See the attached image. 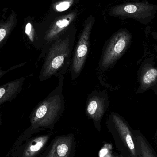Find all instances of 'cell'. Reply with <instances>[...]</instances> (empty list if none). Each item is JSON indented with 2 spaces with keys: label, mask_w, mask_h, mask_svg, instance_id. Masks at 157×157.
Masks as SVG:
<instances>
[{
  "label": "cell",
  "mask_w": 157,
  "mask_h": 157,
  "mask_svg": "<svg viewBox=\"0 0 157 157\" xmlns=\"http://www.w3.org/2000/svg\"><path fill=\"white\" fill-rule=\"evenodd\" d=\"M59 85L34 109L30 116V126L18 137L12 147L23 144L32 136L46 129L52 130L64 113V97L63 93L64 76L58 77Z\"/></svg>",
  "instance_id": "1"
},
{
  "label": "cell",
  "mask_w": 157,
  "mask_h": 157,
  "mask_svg": "<svg viewBox=\"0 0 157 157\" xmlns=\"http://www.w3.org/2000/svg\"><path fill=\"white\" fill-rule=\"evenodd\" d=\"M75 38L63 32L50 47L45 57L39 78L45 81L52 76L63 75L71 67Z\"/></svg>",
  "instance_id": "2"
},
{
  "label": "cell",
  "mask_w": 157,
  "mask_h": 157,
  "mask_svg": "<svg viewBox=\"0 0 157 157\" xmlns=\"http://www.w3.org/2000/svg\"><path fill=\"white\" fill-rule=\"evenodd\" d=\"M131 39V34L125 30L114 34L103 49L100 60V68L106 70L111 68L125 52Z\"/></svg>",
  "instance_id": "3"
},
{
  "label": "cell",
  "mask_w": 157,
  "mask_h": 157,
  "mask_svg": "<svg viewBox=\"0 0 157 157\" xmlns=\"http://www.w3.org/2000/svg\"><path fill=\"white\" fill-rule=\"evenodd\" d=\"M116 145L121 144L131 157H137V151L132 134L125 121L119 114L111 112L106 122Z\"/></svg>",
  "instance_id": "4"
},
{
  "label": "cell",
  "mask_w": 157,
  "mask_h": 157,
  "mask_svg": "<svg viewBox=\"0 0 157 157\" xmlns=\"http://www.w3.org/2000/svg\"><path fill=\"white\" fill-rule=\"evenodd\" d=\"M93 22L89 21L85 24L72 58L70 71L72 79H76L80 75L84 68L89 52L90 36Z\"/></svg>",
  "instance_id": "5"
},
{
  "label": "cell",
  "mask_w": 157,
  "mask_h": 157,
  "mask_svg": "<svg viewBox=\"0 0 157 157\" xmlns=\"http://www.w3.org/2000/svg\"><path fill=\"white\" fill-rule=\"evenodd\" d=\"M109 105L108 93L104 91H94L89 94L87 99L86 113L93 121L96 129L101 131V124L103 115Z\"/></svg>",
  "instance_id": "6"
},
{
  "label": "cell",
  "mask_w": 157,
  "mask_h": 157,
  "mask_svg": "<svg viewBox=\"0 0 157 157\" xmlns=\"http://www.w3.org/2000/svg\"><path fill=\"white\" fill-rule=\"evenodd\" d=\"M50 135L39 136L29 138L20 145L12 147L8 157H40L48 144Z\"/></svg>",
  "instance_id": "7"
},
{
  "label": "cell",
  "mask_w": 157,
  "mask_h": 157,
  "mask_svg": "<svg viewBox=\"0 0 157 157\" xmlns=\"http://www.w3.org/2000/svg\"><path fill=\"white\" fill-rule=\"evenodd\" d=\"M75 149L73 135L59 136L52 144V146L45 157H72Z\"/></svg>",
  "instance_id": "8"
},
{
  "label": "cell",
  "mask_w": 157,
  "mask_h": 157,
  "mask_svg": "<svg viewBox=\"0 0 157 157\" xmlns=\"http://www.w3.org/2000/svg\"><path fill=\"white\" fill-rule=\"evenodd\" d=\"M153 9V6L148 4L136 3L117 6L113 7L111 12L114 16L140 18L146 16Z\"/></svg>",
  "instance_id": "9"
},
{
  "label": "cell",
  "mask_w": 157,
  "mask_h": 157,
  "mask_svg": "<svg viewBox=\"0 0 157 157\" xmlns=\"http://www.w3.org/2000/svg\"><path fill=\"white\" fill-rule=\"evenodd\" d=\"M18 18L13 10L7 8L0 13V49L4 45L16 26Z\"/></svg>",
  "instance_id": "10"
},
{
  "label": "cell",
  "mask_w": 157,
  "mask_h": 157,
  "mask_svg": "<svg viewBox=\"0 0 157 157\" xmlns=\"http://www.w3.org/2000/svg\"><path fill=\"white\" fill-rule=\"evenodd\" d=\"M25 79V77H21L0 86V106L12 101L19 95L23 89Z\"/></svg>",
  "instance_id": "11"
},
{
  "label": "cell",
  "mask_w": 157,
  "mask_h": 157,
  "mask_svg": "<svg viewBox=\"0 0 157 157\" xmlns=\"http://www.w3.org/2000/svg\"><path fill=\"white\" fill-rule=\"evenodd\" d=\"M25 32L29 42L36 49L37 46L36 31L31 22H28L26 24Z\"/></svg>",
  "instance_id": "12"
},
{
  "label": "cell",
  "mask_w": 157,
  "mask_h": 157,
  "mask_svg": "<svg viewBox=\"0 0 157 157\" xmlns=\"http://www.w3.org/2000/svg\"><path fill=\"white\" fill-rule=\"evenodd\" d=\"M157 78V69L150 68L145 72L142 78V83L144 86H150Z\"/></svg>",
  "instance_id": "13"
},
{
  "label": "cell",
  "mask_w": 157,
  "mask_h": 157,
  "mask_svg": "<svg viewBox=\"0 0 157 157\" xmlns=\"http://www.w3.org/2000/svg\"><path fill=\"white\" fill-rule=\"evenodd\" d=\"M136 140L139 145L142 157H155L149 146L141 136L136 137Z\"/></svg>",
  "instance_id": "14"
},
{
  "label": "cell",
  "mask_w": 157,
  "mask_h": 157,
  "mask_svg": "<svg viewBox=\"0 0 157 157\" xmlns=\"http://www.w3.org/2000/svg\"><path fill=\"white\" fill-rule=\"evenodd\" d=\"M73 3L74 0H63L54 5V8L57 12H63L69 9Z\"/></svg>",
  "instance_id": "15"
},
{
  "label": "cell",
  "mask_w": 157,
  "mask_h": 157,
  "mask_svg": "<svg viewBox=\"0 0 157 157\" xmlns=\"http://www.w3.org/2000/svg\"><path fill=\"white\" fill-rule=\"evenodd\" d=\"M112 146L109 144H105L99 154V157H113Z\"/></svg>",
  "instance_id": "16"
},
{
  "label": "cell",
  "mask_w": 157,
  "mask_h": 157,
  "mask_svg": "<svg viewBox=\"0 0 157 157\" xmlns=\"http://www.w3.org/2000/svg\"><path fill=\"white\" fill-rule=\"evenodd\" d=\"M25 64V63L17 64V65H15L14 66L10 67L9 69H7V70H3L1 68H0V78H2L3 76H4L7 73L11 71H13V70H15V69H17V68H20V67L24 66Z\"/></svg>",
  "instance_id": "17"
},
{
  "label": "cell",
  "mask_w": 157,
  "mask_h": 157,
  "mask_svg": "<svg viewBox=\"0 0 157 157\" xmlns=\"http://www.w3.org/2000/svg\"><path fill=\"white\" fill-rule=\"evenodd\" d=\"M113 157H123L121 155H117V154H113Z\"/></svg>",
  "instance_id": "18"
},
{
  "label": "cell",
  "mask_w": 157,
  "mask_h": 157,
  "mask_svg": "<svg viewBox=\"0 0 157 157\" xmlns=\"http://www.w3.org/2000/svg\"><path fill=\"white\" fill-rule=\"evenodd\" d=\"M154 36H155V38H156V39H157V34H155Z\"/></svg>",
  "instance_id": "19"
},
{
  "label": "cell",
  "mask_w": 157,
  "mask_h": 157,
  "mask_svg": "<svg viewBox=\"0 0 157 157\" xmlns=\"http://www.w3.org/2000/svg\"><path fill=\"white\" fill-rule=\"evenodd\" d=\"M1 115H0V124H1Z\"/></svg>",
  "instance_id": "20"
}]
</instances>
